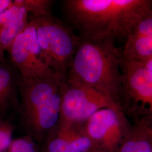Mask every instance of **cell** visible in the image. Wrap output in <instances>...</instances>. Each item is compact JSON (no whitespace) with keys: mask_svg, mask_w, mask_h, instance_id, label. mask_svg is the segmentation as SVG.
<instances>
[{"mask_svg":"<svg viewBox=\"0 0 152 152\" xmlns=\"http://www.w3.org/2000/svg\"><path fill=\"white\" fill-rule=\"evenodd\" d=\"M65 16L82 38L126 40L141 19L152 15V0H65Z\"/></svg>","mask_w":152,"mask_h":152,"instance_id":"cell-1","label":"cell"},{"mask_svg":"<svg viewBox=\"0 0 152 152\" xmlns=\"http://www.w3.org/2000/svg\"><path fill=\"white\" fill-rule=\"evenodd\" d=\"M114 42L111 39L95 40L80 37L66 76L120 106L123 91L121 54Z\"/></svg>","mask_w":152,"mask_h":152,"instance_id":"cell-2","label":"cell"},{"mask_svg":"<svg viewBox=\"0 0 152 152\" xmlns=\"http://www.w3.org/2000/svg\"><path fill=\"white\" fill-rule=\"evenodd\" d=\"M66 76L34 80L21 78L19 92L28 128L41 134L59 122L62 83Z\"/></svg>","mask_w":152,"mask_h":152,"instance_id":"cell-3","label":"cell"},{"mask_svg":"<svg viewBox=\"0 0 152 152\" xmlns=\"http://www.w3.org/2000/svg\"><path fill=\"white\" fill-rule=\"evenodd\" d=\"M34 22L41 56L56 73L66 76L80 41V37L51 14L31 16Z\"/></svg>","mask_w":152,"mask_h":152,"instance_id":"cell-4","label":"cell"},{"mask_svg":"<svg viewBox=\"0 0 152 152\" xmlns=\"http://www.w3.org/2000/svg\"><path fill=\"white\" fill-rule=\"evenodd\" d=\"M107 108L121 109L111 99L66 75L61 86L59 127L82 124Z\"/></svg>","mask_w":152,"mask_h":152,"instance_id":"cell-5","label":"cell"},{"mask_svg":"<svg viewBox=\"0 0 152 152\" xmlns=\"http://www.w3.org/2000/svg\"><path fill=\"white\" fill-rule=\"evenodd\" d=\"M7 51L11 64L19 72L23 79H41L60 75L44 62L36 27L30 18L27 26L16 36Z\"/></svg>","mask_w":152,"mask_h":152,"instance_id":"cell-6","label":"cell"},{"mask_svg":"<svg viewBox=\"0 0 152 152\" xmlns=\"http://www.w3.org/2000/svg\"><path fill=\"white\" fill-rule=\"evenodd\" d=\"M120 66L123 79L121 101L132 104L144 115L140 124L152 127V71L139 62L122 56Z\"/></svg>","mask_w":152,"mask_h":152,"instance_id":"cell-7","label":"cell"},{"mask_svg":"<svg viewBox=\"0 0 152 152\" xmlns=\"http://www.w3.org/2000/svg\"><path fill=\"white\" fill-rule=\"evenodd\" d=\"M83 123L81 133L90 139L92 145L106 151L118 146L126 124L122 109L112 108L99 110Z\"/></svg>","mask_w":152,"mask_h":152,"instance_id":"cell-8","label":"cell"},{"mask_svg":"<svg viewBox=\"0 0 152 152\" xmlns=\"http://www.w3.org/2000/svg\"><path fill=\"white\" fill-rule=\"evenodd\" d=\"M28 22L27 12L14 1L10 8L0 14V62L6 61L5 52Z\"/></svg>","mask_w":152,"mask_h":152,"instance_id":"cell-9","label":"cell"},{"mask_svg":"<svg viewBox=\"0 0 152 152\" xmlns=\"http://www.w3.org/2000/svg\"><path fill=\"white\" fill-rule=\"evenodd\" d=\"M90 139L73 126L59 127L56 136L50 142L49 152H88L92 147Z\"/></svg>","mask_w":152,"mask_h":152,"instance_id":"cell-10","label":"cell"},{"mask_svg":"<svg viewBox=\"0 0 152 152\" xmlns=\"http://www.w3.org/2000/svg\"><path fill=\"white\" fill-rule=\"evenodd\" d=\"M18 73L11 63L0 62V110L2 112L16 99L22 78Z\"/></svg>","mask_w":152,"mask_h":152,"instance_id":"cell-11","label":"cell"},{"mask_svg":"<svg viewBox=\"0 0 152 152\" xmlns=\"http://www.w3.org/2000/svg\"><path fill=\"white\" fill-rule=\"evenodd\" d=\"M121 54L126 60L140 63L152 58V36L127 37Z\"/></svg>","mask_w":152,"mask_h":152,"instance_id":"cell-12","label":"cell"},{"mask_svg":"<svg viewBox=\"0 0 152 152\" xmlns=\"http://www.w3.org/2000/svg\"><path fill=\"white\" fill-rule=\"evenodd\" d=\"M17 5L23 7L31 16L40 17L51 14V0H14Z\"/></svg>","mask_w":152,"mask_h":152,"instance_id":"cell-13","label":"cell"},{"mask_svg":"<svg viewBox=\"0 0 152 152\" xmlns=\"http://www.w3.org/2000/svg\"><path fill=\"white\" fill-rule=\"evenodd\" d=\"M120 152H152V145L143 139H132L125 142Z\"/></svg>","mask_w":152,"mask_h":152,"instance_id":"cell-14","label":"cell"},{"mask_svg":"<svg viewBox=\"0 0 152 152\" xmlns=\"http://www.w3.org/2000/svg\"><path fill=\"white\" fill-rule=\"evenodd\" d=\"M152 36V15L145 17L137 22L127 37H142Z\"/></svg>","mask_w":152,"mask_h":152,"instance_id":"cell-15","label":"cell"},{"mask_svg":"<svg viewBox=\"0 0 152 152\" xmlns=\"http://www.w3.org/2000/svg\"><path fill=\"white\" fill-rule=\"evenodd\" d=\"M12 127L7 122L0 120V152H5L12 142Z\"/></svg>","mask_w":152,"mask_h":152,"instance_id":"cell-16","label":"cell"},{"mask_svg":"<svg viewBox=\"0 0 152 152\" xmlns=\"http://www.w3.org/2000/svg\"><path fill=\"white\" fill-rule=\"evenodd\" d=\"M7 152H35V151L28 139L20 138L12 141Z\"/></svg>","mask_w":152,"mask_h":152,"instance_id":"cell-17","label":"cell"},{"mask_svg":"<svg viewBox=\"0 0 152 152\" xmlns=\"http://www.w3.org/2000/svg\"><path fill=\"white\" fill-rule=\"evenodd\" d=\"M14 5V1L0 0V14L10 8Z\"/></svg>","mask_w":152,"mask_h":152,"instance_id":"cell-18","label":"cell"},{"mask_svg":"<svg viewBox=\"0 0 152 152\" xmlns=\"http://www.w3.org/2000/svg\"><path fill=\"white\" fill-rule=\"evenodd\" d=\"M141 125L144 130L145 131L146 134L147 135V136L148 137H149V139H150V141H151V145H152V127H149V126H147L145 125Z\"/></svg>","mask_w":152,"mask_h":152,"instance_id":"cell-19","label":"cell"},{"mask_svg":"<svg viewBox=\"0 0 152 152\" xmlns=\"http://www.w3.org/2000/svg\"><path fill=\"white\" fill-rule=\"evenodd\" d=\"M140 63V62H139ZM145 67H146L150 71H152V57L140 63Z\"/></svg>","mask_w":152,"mask_h":152,"instance_id":"cell-20","label":"cell"}]
</instances>
